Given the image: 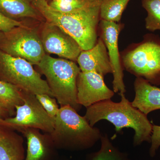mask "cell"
Wrapping results in <instances>:
<instances>
[{
  "label": "cell",
  "mask_w": 160,
  "mask_h": 160,
  "mask_svg": "<svg viewBox=\"0 0 160 160\" xmlns=\"http://www.w3.org/2000/svg\"><path fill=\"white\" fill-rule=\"evenodd\" d=\"M103 0H57L52 1L49 5L55 10L71 13L84 10L92 6L101 4Z\"/></svg>",
  "instance_id": "d6986e66"
},
{
  "label": "cell",
  "mask_w": 160,
  "mask_h": 160,
  "mask_svg": "<svg viewBox=\"0 0 160 160\" xmlns=\"http://www.w3.org/2000/svg\"><path fill=\"white\" fill-rule=\"evenodd\" d=\"M142 3L147 13L146 29L151 32L160 31V0H142Z\"/></svg>",
  "instance_id": "44dd1931"
},
{
  "label": "cell",
  "mask_w": 160,
  "mask_h": 160,
  "mask_svg": "<svg viewBox=\"0 0 160 160\" xmlns=\"http://www.w3.org/2000/svg\"><path fill=\"white\" fill-rule=\"evenodd\" d=\"M0 80L10 83L31 94H47L52 97L46 81L43 80L32 64L0 50Z\"/></svg>",
  "instance_id": "8992f818"
},
{
  "label": "cell",
  "mask_w": 160,
  "mask_h": 160,
  "mask_svg": "<svg viewBox=\"0 0 160 160\" xmlns=\"http://www.w3.org/2000/svg\"><path fill=\"white\" fill-rule=\"evenodd\" d=\"M22 105L16 107L13 117L0 118V126L22 132L28 129H40L50 133L54 121L49 116L34 94L23 91Z\"/></svg>",
  "instance_id": "ba28073f"
},
{
  "label": "cell",
  "mask_w": 160,
  "mask_h": 160,
  "mask_svg": "<svg viewBox=\"0 0 160 160\" xmlns=\"http://www.w3.org/2000/svg\"><path fill=\"white\" fill-rule=\"evenodd\" d=\"M49 134L52 146L72 150L91 148L102 136L99 129L90 126L86 118L69 105L59 108L54 129Z\"/></svg>",
  "instance_id": "3957f363"
},
{
  "label": "cell",
  "mask_w": 160,
  "mask_h": 160,
  "mask_svg": "<svg viewBox=\"0 0 160 160\" xmlns=\"http://www.w3.org/2000/svg\"><path fill=\"white\" fill-rule=\"evenodd\" d=\"M0 12L9 18L18 21L25 18L42 17L31 0H0Z\"/></svg>",
  "instance_id": "9a60e30c"
},
{
  "label": "cell",
  "mask_w": 160,
  "mask_h": 160,
  "mask_svg": "<svg viewBox=\"0 0 160 160\" xmlns=\"http://www.w3.org/2000/svg\"><path fill=\"white\" fill-rule=\"evenodd\" d=\"M35 96L45 111L54 121L59 109L56 99L49 95L45 93Z\"/></svg>",
  "instance_id": "7402d4cb"
},
{
  "label": "cell",
  "mask_w": 160,
  "mask_h": 160,
  "mask_svg": "<svg viewBox=\"0 0 160 160\" xmlns=\"http://www.w3.org/2000/svg\"><path fill=\"white\" fill-rule=\"evenodd\" d=\"M151 143L149 154L151 157H153L160 146V126L156 125H153L152 126Z\"/></svg>",
  "instance_id": "cb8c5ba5"
},
{
  "label": "cell",
  "mask_w": 160,
  "mask_h": 160,
  "mask_svg": "<svg viewBox=\"0 0 160 160\" xmlns=\"http://www.w3.org/2000/svg\"><path fill=\"white\" fill-rule=\"evenodd\" d=\"M46 77L52 96L61 106L69 105L78 111L77 79L81 69L71 60L56 58L46 54L37 65Z\"/></svg>",
  "instance_id": "277c9868"
},
{
  "label": "cell",
  "mask_w": 160,
  "mask_h": 160,
  "mask_svg": "<svg viewBox=\"0 0 160 160\" xmlns=\"http://www.w3.org/2000/svg\"><path fill=\"white\" fill-rule=\"evenodd\" d=\"M23 103L22 90L10 83L0 80V104L8 112L9 117L15 114L16 107Z\"/></svg>",
  "instance_id": "e0dca14e"
},
{
  "label": "cell",
  "mask_w": 160,
  "mask_h": 160,
  "mask_svg": "<svg viewBox=\"0 0 160 160\" xmlns=\"http://www.w3.org/2000/svg\"><path fill=\"white\" fill-rule=\"evenodd\" d=\"M57 1V0H52V1Z\"/></svg>",
  "instance_id": "484cf974"
},
{
  "label": "cell",
  "mask_w": 160,
  "mask_h": 160,
  "mask_svg": "<svg viewBox=\"0 0 160 160\" xmlns=\"http://www.w3.org/2000/svg\"><path fill=\"white\" fill-rule=\"evenodd\" d=\"M22 132L27 142V152L25 160H46L49 145L46 138L37 129H26Z\"/></svg>",
  "instance_id": "2e32d148"
},
{
  "label": "cell",
  "mask_w": 160,
  "mask_h": 160,
  "mask_svg": "<svg viewBox=\"0 0 160 160\" xmlns=\"http://www.w3.org/2000/svg\"><path fill=\"white\" fill-rule=\"evenodd\" d=\"M0 50L36 65L46 54L40 36L36 32L25 26L0 32Z\"/></svg>",
  "instance_id": "52a82bcc"
},
{
  "label": "cell",
  "mask_w": 160,
  "mask_h": 160,
  "mask_svg": "<svg viewBox=\"0 0 160 160\" xmlns=\"http://www.w3.org/2000/svg\"><path fill=\"white\" fill-rule=\"evenodd\" d=\"M130 0H103L100 6V18L118 22Z\"/></svg>",
  "instance_id": "ac0fdd59"
},
{
  "label": "cell",
  "mask_w": 160,
  "mask_h": 160,
  "mask_svg": "<svg viewBox=\"0 0 160 160\" xmlns=\"http://www.w3.org/2000/svg\"><path fill=\"white\" fill-rule=\"evenodd\" d=\"M77 62L82 72H94L103 77L112 72L107 48L101 38L91 49L82 50Z\"/></svg>",
  "instance_id": "7c38bea8"
},
{
  "label": "cell",
  "mask_w": 160,
  "mask_h": 160,
  "mask_svg": "<svg viewBox=\"0 0 160 160\" xmlns=\"http://www.w3.org/2000/svg\"><path fill=\"white\" fill-rule=\"evenodd\" d=\"M101 38L108 50V55L112 68V82L114 92L125 93L126 87L123 81L122 67L121 64L118 41L122 29L121 24L101 20L99 24Z\"/></svg>",
  "instance_id": "30bf717a"
},
{
  "label": "cell",
  "mask_w": 160,
  "mask_h": 160,
  "mask_svg": "<svg viewBox=\"0 0 160 160\" xmlns=\"http://www.w3.org/2000/svg\"><path fill=\"white\" fill-rule=\"evenodd\" d=\"M120 95L119 102L106 100L87 107L84 117L92 126L101 120H106L114 125L117 132L125 128L133 129L134 146L144 142H151L153 125L147 115L132 106L126 99L125 93Z\"/></svg>",
  "instance_id": "6da1fadb"
},
{
  "label": "cell",
  "mask_w": 160,
  "mask_h": 160,
  "mask_svg": "<svg viewBox=\"0 0 160 160\" xmlns=\"http://www.w3.org/2000/svg\"><path fill=\"white\" fill-rule=\"evenodd\" d=\"M101 148L91 155L89 160H129L127 155L113 146L107 135L102 136Z\"/></svg>",
  "instance_id": "ffe728a7"
},
{
  "label": "cell",
  "mask_w": 160,
  "mask_h": 160,
  "mask_svg": "<svg viewBox=\"0 0 160 160\" xmlns=\"http://www.w3.org/2000/svg\"><path fill=\"white\" fill-rule=\"evenodd\" d=\"M77 86L78 103L86 108L110 99L114 95V92L105 84L104 77L94 72H80Z\"/></svg>",
  "instance_id": "8fae6325"
},
{
  "label": "cell",
  "mask_w": 160,
  "mask_h": 160,
  "mask_svg": "<svg viewBox=\"0 0 160 160\" xmlns=\"http://www.w3.org/2000/svg\"><path fill=\"white\" fill-rule=\"evenodd\" d=\"M135 96L132 106L147 115L149 112L160 109V88L142 78L134 82Z\"/></svg>",
  "instance_id": "4fadbf2b"
},
{
  "label": "cell",
  "mask_w": 160,
  "mask_h": 160,
  "mask_svg": "<svg viewBox=\"0 0 160 160\" xmlns=\"http://www.w3.org/2000/svg\"><path fill=\"white\" fill-rule=\"evenodd\" d=\"M13 130L0 126V160H24L22 137Z\"/></svg>",
  "instance_id": "5bb4252c"
},
{
  "label": "cell",
  "mask_w": 160,
  "mask_h": 160,
  "mask_svg": "<svg viewBox=\"0 0 160 160\" xmlns=\"http://www.w3.org/2000/svg\"><path fill=\"white\" fill-rule=\"evenodd\" d=\"M7 117H9V113L0 104V118H6Z\"/></svg>",
  "instance_id": "d4e9b609"
},
{
  "label": "cell",
  "mask_w": 160,
  "mask_h": 160,
  "mask_svg": "<svg viewBox=\"0 0 160 160\" xmlns=\"http://www.w3.org/2000/svg\"><path fill=\"white\" fill-rule=\"evenodd\" d=\"M45 52L77 61L82 49L77 42L58 26L46 23L40 36Z\"/></svg>",
  "instance_id": "9c48e42d"
},
{
  "label": "cell",
  "mask_w": 160,
  "mask_h": 160,
  "mask_svg": "<svg viewBox=\"0 0 160 160\" xmlns=\"http://www.w3.org/2000/svg\"><path fill=\"white\" fill-rule=\"evenodd\" d=\"M127 71L152 85H160V38L147 35L145 39L122 57Z\"/></svg>",
  "instance_id": "5b68a950"
},
{
  "label": "cell",
  "mask_w": 160,
  "mask_h": 160,
  "mask_svg": "<svg viewBox=\"0 0 160 160\" xmlns=\"http://www.w3.org/2000/svg\"><path fill=\"white\" fill-rule=\"evenodd\" d=\"M31 1L46 22L58 26L69 34L82 50L91 49L97 42L101 4L76 12L63 13L52 8L46 0Z\"/></svg>",
  "instance_id": "7a4b0ae2"
},
{
  "label": "cell",
  "mask_w": 160,
  "mask_h": 160,
  "mask_svg": "<svg viewBox=\"0 0 160 160\" xmlns=\"http://www.w3.org/2000/svg\"><path fill=\"white\" fill-rule=\"evenodd\" d=\"M24 26L22 22L9 18L0 12V32H6L17 27Z\"/></svg>",
  "instance_id": "603a6c76"
}]
</instances>
